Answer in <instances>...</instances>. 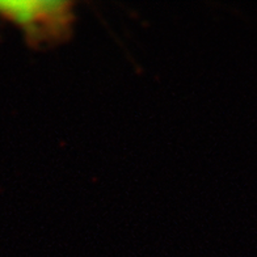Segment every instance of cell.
I'll return each mask as SVG.
<instances>
[{"mask_svg":"<svg viewBox=\"0 0 257 257\" xmlns=\"http://www.w3.org/2000/svg\"><path fill=\"white\" fill-rule=\"evenodd\" d=\"M75 7L68 0H0V17L20 28L32 48H51L72 36Z\"/></svg>","mask_w":257,"mask_h":257,"instance_id":"obj_1","label":"cell"}]
</instances>
